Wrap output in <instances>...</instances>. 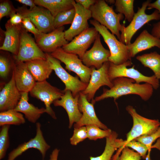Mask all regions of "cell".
Returning <instances> with one entry per match:
<instances>
[{"label": "cell", "instance_id": "e575fe53", "mask_svg": "<svg viewBox=\"0 0 160 160\" xmlns=\"http://www.w3.org/2000/svg\"><path fill=\"white\" fill-rule=\"evenodd\" d=\"M87 138V137L86 126L74 127L73 134L70 139V143L72 145H75Z\"/></svg>", "mask_w": 160, "mask_h": 160}, {"label": "cell", "instance_id": "5bb4252c", "mask_svg": "<svg viewBox=\"0 0 160 160\" xmlns=\"http://www.w3.org/2000/svg\"><path fill=\"white\" fill-rule=\"evenodd\" d=\"M41 124L39 122L36 124V134L35 136L27 142L19 145L8 154L7 160H15L17 157L30 148H34L39 150L44 159L47 151L50 147L46 142L41 129Z\"/></svg>", "mask_w": 160, "mask_h": 160}, {"label": "cell", "instance_id": "9c48e42d", "mask_svg": "<svg viewBox=\"0 0 160 160\" xmlns=\"http://www.w3.org/2000/svg\"><path fill=\"white\" fill-rule=\"evenodd\" d=\"M31 95L43 102L45 106L46 113L53 119L57 118L51 105L55 100L60 99L64 92L53 86L46 80L36 82L30 92Z\"/></svg>", "mask_w": 160, "mask_h": 160}, {"label": "cell", "instance_id": "7dc6e473", "mask_svg": "<svg viewBox=\"0 0 160 160\" xmlns=\"http://www.w3.org/2000/svg\"><path fill=\"white\" fill-rule=\"evenodd\" d=\"M105 1L107 4H115V0H106Z\"/></svg>", "mask_w": 160, "mask_h": 160}, {"label": "cell", "instance_id": "f6af8a7d", "mask_svg": "<svg viewBox=\"0 0 160 160\" xmlns=\"http://www.w3.org/2000/svg\"><path fill=\"white\" fill-rule=\"evenodd\" d=\"M148 9H156L160 14V0H157L155 2L150 3L148 6Z\"/></svg>", "mask_w": 160, "mask_h": 160}, {"label": "cell", "instance_id": "9a60e30c", "mask_svg": "<svg viewBox=\"0 0 160 160\" xmlns=\"http://www.w3.org/2000/svg\"><path fill=\"white\" fill-rule=\"evenodd\" d=\"M110 55L109 50L105 49L102 44L100 34L99 33L92 48L86 51L81 60L87 67L98 69L101 67L104 63L109 61Z\"/></svg>", "mask_w": 160, "mask_h": 160}, {"label": "cell", "instance_id": "7c38bea8", "mask_svg": "<svg viewBox=\"0 0 160 160\" xmlns=\"http://www.w3.org/2000/svg\"><path fill=\"white\" fill-rule=\"evenodd\" d=\"M109 63V61L105 63L98 69L91 67L92 71L89 81L86 88L81 92L86 95L89 102L91 101V103L95 104L94 98L95 94L101 87L106 86L110 88L113 87V81L110 80L108 75Z\"/></svg>", "mask_w": 160, "mask_h": 160}, {"label": "cell", "instance_id": "277c9868", "mask_svg": "<svg viewBox=\"0 0 160 160\" xmlns=\"http://www.w3.org/2000/svg\"><path fill=\"white\" fill-rule=\"evenodd\" d=\"M151 1L147 0L143 3L141 7H138L137 12L127 27H125L124 24H122L119 40L120 41L126 45L129 44L134 34L143 25L151 20L160 19V14L157 10L151 14H146L145 10Z\"/></svg>", "mask_w": 160, "mask_h": 160}, {"label": "cell", "instance_id": "ffe728a7", "mask_svg": "<svg viewBox=\"0 0 160 160\" xmlns=\"http://www.w3.org/2000/svg\"><path fill=\"white\" fill-rule=\"evenodd\" d=\"M64 91V94L60 99L55 101L53 103L55 106H61L65 110L69 118V128H71L73 124L77 122L82 116L79 107V94L74 97L70 90Z\"/></svg>", "mask_w": 160, "mask_h": 160}, {"label": "cell", "instance_id": "f35d334b", "mask_svg": "<svg viewBox=\"0 0 160 160\" xmlns=\"http://www.w3.org/2000/svg\"><path fill=\"white\" fill-rule=\"evenodd\" d=\"M22 25L26 31L31 32L33 34L36 40L38 39L42 33L38 30L28 18H23Z\"/></svg>", "mask_w": 160, "mask_h": 160}, {"label": "cell", "instance_id": "d590c367", "mask_svg": "<svg viewBox=\"0 0 160 160\" xmlns=\"http://www.w3.org/2000/svg\"><path fill=\"white\" fill-rule=\"evenodd\" d=\"M160 138V126L155 132L150 135H143L135 139L145 145L149 151L152 148L153 143L157 139Z\"/></svg>", "mask_w": 160, "mask_h": 160}, {"label": "cell", "instance_id": "7402d4cb", "mask_svg": "<svg viewBox=\"0 0 160 160\" xmlns=\"http://www.w3.org/2000/svg\"><path fill=\"white\" fill-rule=\"evenodd\" d=\"M22 27V24L12 25L7 21L5 24V38L2 45L0 47V50L9 52L14 56L17 55Z\"/></svg>", "mask_w": 160, "mask_h": 160}, {"label": "cell", "instance_id": "ee69618b", "mask_svg": "<svg viewBox=\"0 0 160 160\" xmlns=\"http://www.w3.org/2000/svg\"><path fill=\"white\" fill-rule=\"evenodd\" d=\"M16 1L20 3L29 7L30 9H31L36 6L34 2V0H16Z\"/></svg>", "mask_w": 160, "mask_h": 160}, {"label": "cell", "instance_id": "bcb514c9", "mask_svg": "<svg viewBox=\"0 0 160 160\" xmlns=\"http://www.w3.org/2000/svg\"><path fill=\"white\" fill-rule=\"evenodd\" d=\"M59 152V149H55L50 156L49 160H57Z\"/></svg>", "mask_w": 160, "mask_h": 160}, {"label": "cell", "instance_id": "603a6c76", "mask_svg": "<svg viewBox=\"0 0 160 160\" xmlns=\"http://www.w3.org/2000/svg\"><path fill=\"white\" fill-rule=\"evenodd\" d=\"M126 45L131 58L138 53L154 47L160 49V39L154 37L144 30L134 42Z\"/></svg>", "mask_w": 160, "mask_h": 160}, {"label": "cell", "instance_id": "7bdbcfd3", "mask_svg": "<svg viewBox=\"0 0 160 160\" xmlns=\"http://www.w3.org/2000/svg\"><path fill=\"white\" fill-rule=\"evenodd\" d=\"M151 34L156 37L160 39V21L153 25Z\"/></svg>", "mask_w": 160, "mask_h": 160}, {"label": "cell", "instance_id": "5b68a950", "mask_svg": "<svg viewBox=\"0 0 160 160\" xmlns=\"http://www.w3.org/2000/svg\"><path fill=\"white\" fill-rule=\"evenodd\" d=\"M126 109L131 116L133 123L131 130L127 134L123 148L128 143L138 137L155 132L160 126L158 119H149L141 116L132 106H127Z\"/></svg>", "mask_w": 160, "mask_h": 160}, {"label": "cell", "instance_id": "d6986e66", "mask_svg": "<svg viewBox=\"0 0 160 160\" xmlns=\"http://www.w3.org/2000/svg\"><path fill=\"white\" fill-rule=\"evenodd\" d=\"M14 59L12 73L16 86L21 93L30 92L36 82L25 63Z\"/></svg>", "mask_w": 160, "mask_h": 160}, {"label": "cell", "instance_id": "1f68e13d", "mask_svg": "<svg viewBox=\"0 0 160 160\" xmlns=\"http://www.w3.org/2000/svg\"><path fill=\"white\" fill-rule=\"evenodd\" d=\"M86 127L87 138L91 140H96L99 139L106 138L109 136L112 132V131L110 129L104 130L94 125H87Z\"/></svg>", "mask_w": 160, "mask_h": 160}, {"label": "cell", "instance_id": "ac0fdd59", "mask_svg": "<svg viewBox=\"0 0 160 160\" xmlns=\"http://www.w3.org/2000/svg\"><path fill=\"white\" fill-rule=\"evenodd\" d=\"M94 105L88 101L86 95L81 92L80 93L79 107L80 112L82 113V116L79 120L75 123L74 127L94 125L104 130L108 129L98 119L95 111Z\"/></svg>", "mask_w": 160, "mask_h": 160}, {"label": "cell", "instance_id": "f546056e", "mask_svg": "<svg viewBox=\"0 0 160 160\" xmlns=\"http://www.w3.org/2000/svg\"><path fill=\"white\" fill-rule=\"evenodd\" d=\"M134 0H116V11L124 15L129 22L132 20L135 13L133 9Z\"/></svg>", "mask_w": 160, "mask_h": 160}, {"label": "cell", "instance_id": "6da1fadb", "mask_svg": "<svg viewBox=\"0 0 160 160\" xmlns=\"http://www.w3.org/2000/svg\"><path fill=\"white\" fill-rule=\"evenodd\" d=\"M112 81L113 87L109 89L104 88L103 93L95 98V103L110 97L113 98L115 101L122 96L131 94L137 95L146 101L153 94V88L148 83L137 84L132 79L122 77L117 78Z\"/></svg>", "mask_w": 160, "mask_h": 160}, {"label": "cell", "instance_id": "b9f144b4", "mask_svg": "<svg viewBox=\"0 0 160 160\" xmlns=\"http://www.w3.org/2000/svg\"><path fill=\"white\" fill-rule=\"evenodd\" d=\"M75 2L80 4L86 9H89L90 7L96 2V0H76Z\"/></svg>", "mask_w": 160, "mask_h": 160}, {"label": "cell", "instance_id": "484cf974", "mask_svg": "<svg viewBox=\"0 0 160 160\" xmlns=\"http://www.w3.org/2000/svg\"><path fill=\"white\" fill-rule=\"evenodd\" d=\"M118 134L112 131L111 135L106 138V144L104 150L100 156H90V160H111L114 152L118 149L121 150L124 145V140L117 138Z\"/></svg>", "mask_w": 160, "mask_h": 160}, {"label": "cell", "instance_id": "3957f363", "mask_svg": "<svg viewBox=\"0 0 160 160\" xmlns=\"http://www.w3.org/2000/svg\"><path fill=\"white\" fill-rule=\"evenodd\" d=\"M89 22L102 36L109 47L111 54L109 61L119 65L131 60V58L126 44L119 41L105 26L99 22L94 20H90Z\"/></svg>", "mask_w": 160, "mask_h": 160}, {"label": "cell", "instance_id": "e0dca14e", "mask_svg": "<svg viewBox=\"0 0 160 160\" xmlns=\"http://www.w3.org/2000/svg\"><path fill=\"white\" fill-rule=\"evenodd\" d=\"M64 30L63 26L49 33H42L36 42L43 52L51 53L69 43L65 38Z\"/></svg>", "mask_w": 160, "mask_h": 160}, {"label": "cell", "instance_id": "74e56055", "mask_svg": "<svg viewBox=\"0 0 160 160\" xmlns=\"http://www.w3.org/2000/svg\"><path fill=\"white\" fill-rule=\"evenodd\" d=\"M121 153L117 160H140L141 156L138 153L125 146L121 151Z\"/></svg>", "mask_w": 160, "mask_h": 160}, {"label": "cell", "instance_id": "83f0119b", "mask_svg": "<svg viewBox=\"0 0 160 160\" xmlns=\"http://www.w3.org/2000/svg\"><path fill=\"white\" fill-rule=\"evenodd\" d=\"M136 59L144 66L151 69L154 75L160 79V54L155 51L138 55Z\"/></svg>", "mask_w": 160, "mask_h": 160}, {"label": "cell", "instance_id": "7a4b0ae2", "mask_svg": "<svg viewBox=\"0 0 160 160\" xmlns=\"http://www.w3.org/2000/svg\"><path fill=\"white\" fill-rule=\"evenodd\" d=\"M89 9L94 20L110 30L120 39V32L122 25L120 21L124 17L123 14L116 13L113 7L109 6L104 0H96Z\"/></svg>", "mask_w": 160, "mask_h": 160}, {"label": "cell", "instance_id": "44dd1931", "mask_svg": "<svg viewBox=\"0 0 160 160\" xmlns=\"http://www.w3.org/2000/svg\"><path fill=\"white\" fill-rule=\"evenodd\" d=\"M21 96V93L16 86L12 73L11 79L5 84L0 92V112L15 109Z\"/></svg>", "mask_w": 160, "mask_h": 160}, {"label": "cell", "instance_id": "ab89813d", "mask_svg": "<svg viewBox=\"0 0 160 160\" xmlns=\"http://www.w3.org/2000/svg\"><path fill=\"white\" fill-rule=\"evenodd\" d=\"M16 9L13 8L8 1H4L0 3V20L4 17L10 16L16 12Z\"/></svg>", "mask_w": 160, "mask_h": 160}, {"label": "cell", "instance_id": "4316f807", "mask_svg": "<svg viewBox=\"0 0 160 160\" xmlns=\"http://www.w3.org/2000/svg\"><path fill=\"white\" fill-rule=\"evenodd\" d=\"M73 0H34L36 5L49 10L55 17L60 12L74 7Z\"/></svg>", "mask_w": 160, "mask_h": 160}, {"label": "cell", "instance_id": "8992f818", "mask_svg": "<svg viewBox=\"0 0 160 160\" xmlns=\"http://www.w3.org/2000/svg\"><path fill=\"white\" fill-rule=\"evenodd\" d=\"M132 64V63L130 60L119 65L110 62L108 75L110 80L112 81L117 78L124 77L132 79L137 84L144 82L150 84L155 89H157L159 88L160 85L159 80L155 76H145L135 69L134 65L130 68L127 67Z\"/></svg>", "mask_w": 160, "mask_h": 160}, {"label": "cell", "instance_id": "52a82bcc", "mask_svg": "<svg viewBox=\"0 0 160 160\" xmlns=\"http://www.w3.org/2000/svg\"><path fill=\"white\" fill-rule=\"evenodd\" d=\"M16 11L23 18L29 19L41 33H49L55 29L54 17L49 10L44 7L36 6L30 9L23 6L16 9Z\"/></svg>", "mask_w": 160, "mask_h": 160}, {"label": "cell", "instance_id": "d6a6232c", "mask_svg": "<svg viewBox=\"0 0 160 160\" xmlns=\"http://www.w3.org/2000/svg\"><path fill=\"white\" fill-rule=\"evenodd\" d=\"M10 125H6L1 126L0 131V160L5 157L9 145V130Z\"/></svg>", "mask_w": 160, "mask_h": 160}, {"label": "cell", "instance_id": "cb8c5ba5", "mask_svg": "<svg viewBox=\"0 0 160 160\" xmlns=\"http://www.w3.org/2000/svg\"><path fill=\"white\" fill-rule=\"evenodd\" d=\"M28 92L21 93V96L17 105L14 109L15 111L23 113L25 118L31 123H34L43 113H46L45 108H39L29 103Z\"/></svg>", "mask_w": 160, "mask_h": 160}, {"label": "cell", "instance_id": "30bf717a", "mask_svg": "<svg viewBox=\"0 0 160 160\" xmlns=\"http://www.w3.org/2000/svg\"><path fill=\"white\" fill-rule=\"evenodd\" d=\"M45 54L46 58L49 62L51 68L65 84L64 91L70 90L75 97L85 89L88 84L82 82L77 77L69 74L61 66L59 60L52 57L50 53Z\"/></svg>", "mask_w": 160, "mask_h": 160}, {"label": "cell", "instance_id": "8fae6325", "mask_svg": "<svg viewBox=\"0 0 160 160\" xmlns=\"http://www.w3.org/2000/svg\"><path fill=\"white\" fill-rule=\"evenodd\" d=\"M13 57L17 60L24 62L36 59H47L46 54L23 26L18 54L17 56L14 55Z\"/></svg>", "mask_w": 160, "mask_h": 160}, {"label": "cell", "instance_id": "c3c4849f", "mask_svg": "<svg viewBox=\"0 0 160 160\" xmlns=\"http://www.w3.org/2000/svg\"></svg>", "mask_w": 160, "mask_h": 160}, {"label": "cell", "instance_id": "d4e9b609", "mask_svg": "<svg viewBox=\"0 0 160 160\" xmlns=\"http://www.w3.org/2000/svg\"><path fill=\"white\" fill-rule=\"evenodd\" d=\"M25 63L37 82L46 80L53 70L47 59H36Z\"/></svg>", "mask_w": 160, "mask_h": 160}, {"label": "cell", "instance_id": "ba28073f", "mask_svg": "<svg viewBox=\"0 0 160 160\" xmlns=\"http://www.w3.org/2000/svg\"><path fill=\"white\" fill-rule=\"evenodd\" d=\"M50 54L52 57L63 63L65 65L66 69L75 73L82 82L88 84L90 79L92 68L85 65L77 55L67 52L62 47L58 48Z\"/></svg>", "mask_w": 160, "mask_h": 160}, {"label": "cell", "instance_id": "836d02e7", "mask_svg": "<svg viewBox=\"0 0 160 160\" xmlns=\"http://www.w3.org/2000/svg\"><path fill=\"white\" fill-rule=\"evenodd\" d=\"M14 61L12 63L11 59L4 54L0 56V76L5 79L8 76L12 67H13Z\"/></svg>", "mask_w": 160, "mask_h": 160}, {"label": "cell", "instance_id": "2e32d148", "mask_svg": "<svg viewBox=\"0 0 160 160\" xmlns=\"http://www.w3.org/2000/svg\"><path fill=\"white\" fill-rule=\"evenodd\" d=\"M73 5L75 16L71 26L64 31L65 38L68 41L89 28L88 21L92 17L89 9H85L75 0Z\"/></svg>", "mask_w": 160, "mask_h": 160}, {"label": "cell", "instance_id": "60d3db41", "mask_svg": "<svg viewBox=\"0 0 160 160\" xmlns=\"http://www.w3.org/2000/svg\"><path fill=\"white\" fill-rule=\"evenodd\" d=\"M9 17L10 18L8 21L11 25H17L22 24L23 17L19 14L14 12Z\"/></svg>", "mask_w": 160, "mask_h": 160}, {"label": "cell", "instance_id": "4dcf8cb0", "mask_svg": "<svg viewBox=\"0 0 160 160\" xmlns=\"http://www.w3.org/2000/svg\"><path fill=\"white\" fill-rule=\"evenodd\" d=\"M76 11L73 7L60 12L54 17V25L55 29L68 24H71L74 19Z\"/></svg>", "mask_w": 160, "mask_h": 160}, {"label": "cell", "instance_id": "f1b7e54d", "mask_svg": "<svg viewBox=\"0 0 160 160\" xmlns=\"http://www.w3.org/2000/svg\"><path fill=\"white\" fill-rule=\"evenodd\" d=\"M25 123L23 115L14 109L0 113V126L6 125H19Z\"/></svg>", "mask_w": 160, "mask_h": 160}, {"label": "cell", "instance_id": "4fadbf2b", "mask_svg": "<svg viewBox=\"0 0 160 160\" xmlns=\"http://www.w3.org/2000/svg\"><path fill=\"white\" fill-rule=\"evenodd\" d=\"M99 33L94 27H89L62 47L65 52L76 55L81 59Z\"/></svg>", "mask_w": 160, "mask_h": 160}, {"label": "cell", "instance_id": "8d00e7d4", "mask_svg": "<svg viewBox=\"0 0 160 160\" xmlns=\"http://www.w3.org/2000/svg\"><path fill=\"white\" fill-rule=\"evenodd\" d=\"M125 146L135 150L143 159H145L147 156V152L149 151L148 148L145 145L135 140L128 143L125 145Z\"/></svg>", "mask_w": 160, "mask_h": 160}]
</instances>
